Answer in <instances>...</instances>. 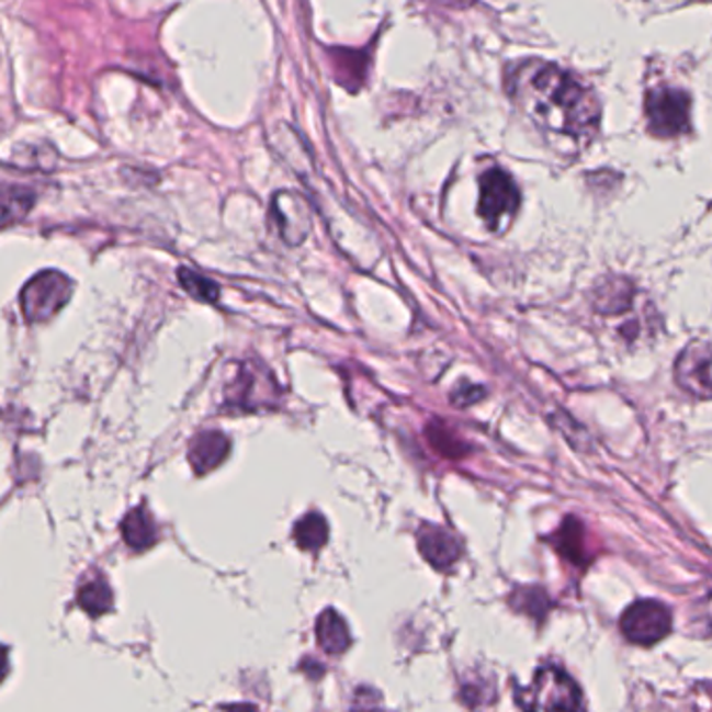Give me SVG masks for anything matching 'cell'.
I'll return each mask as SVG.
<instances>
[{
	"mask_svg": "<svg viewBox=\"0 0 712 712\" xmlns=\"http://www.w3.org/2000/svg\"><path fill=\"white\" fill-rule=\"evenodd\" d=\"M510 92L529 117L550 134L579 140L596 132L600 108L594 92L556 65H522L512 74Z\"/></svg>",
	"mask_w": 712,
	"mask_h": 712,
	"instance_id": "obj_1",
	"label": "cell"
},
{
	"mask_svg": "<svg viewBox=\"0 0 712 712\" xmlns=\"http://www.w3.org/2000/svg\"><path fill=\"white\" fill-rule=\"evenodd\" d=\"M522 709L575 711L581 707L579 686L558 667H541L533 683L518 696Z\"/></svg>",
	"mask_w": 712,
	"mask_h": 712,
	"instance_id": "obj_2",
	"label": "cell"
},
{
	"mask_svg": "<svg viewBox=\"0 0 712 712\" xmlns=\"http://www.w3.org/2000/svg\"><path fill=\"white\" fill-rule=\"evenodd\" d=\"M71 289V281L57 270H44L36 274L23 286L20 300L23 318L30 324L46 323L69 302Z\"/></svg>",
	"mask_w": 712,
	"mask_h": 712,
	"instance_id": "obj_3",
	"label": "cell"
},
{
	"mask_svg": "<svg viewBox=\"0 0 712 712\" xmlns=\"http://www.w3.org/2000/svg\"><path fill=\"white\" fill-rule=\"evenodd\" d=\"M647 126L670 138L690 126V97L677 88L660 87L649 90L646 97Z\"/></svg>",
	"mask_w": 712,
	"mask_h": 712,
	"instance_id": "obj_4",
	"label": "cell"
},
{
	"mask_svg": "<svg viewBox=\"0 0 712 712\" xmlns=\"http://www.w3.org/2000/svg\"><path fill=\"white\" fill-rule=\"evenodd\" d=\"M673 617L665 604L656 600H640L629 606L621 617V631L631 644L654 646L670 633Z\"/></svg>",
	"mask_w": 712,
	"mask_h": 712,
	"instance_id": "obj_5",
	"label": "cell"
},
{
	"mask_svg": "<svg viewBox=\"0 0 712 712\" xmlns=\"http://www.w3.org/2000/svg\"><path fill=\"white\" fill-rule=\"evenodd\" d=\"M520 194H518L515 180L499 170H487L481 176V191H478V216L483 217L491 228H499L501 222L515 217Z\"/></svg>",
	"mask_w": 712,
	"mask_h": 712,
	"instance_id": "obj_6",
	"label": "cell"
},
{
	"mask_svg": "<svg viewBox=\"0 0 712 712\" xmlns=\"http://www.w3.org/2000/svg\"><path fill=\"white\" fill-rule=\"evenodd\" d=\"M677 383L700 399H712V347L690 343L675 364Z\"/></svg>",
	"mask_w": 712,
	"mask_h": 712,
	"instance_id": "obj_7",
	"label": "cell"
},
{
	"mask_svg": "<svg viewBox=\"0 0 712 712\" xmlns=\"http://www.w3.org/2000/svg\"><path fill=\"white\" fill-rule=\"evenodd\" d=\"M270 214L281 230V237L289 245H300L307 238V233L312 228V214L300 194L291 191L274 194Z\"/></svg>",
	"mask_w": 712,
	"mask_h": 712,
	"instance_id": "obj_8",
	"label": "cell"
},
{
	"mask_svg": "<svg viewBox=\"0 0 712 712\" xmlns=\"http://www.w3.org/2000/svg\"><path fill=\"white\" fill-rule=\"evenodd\" d=\"M228 452H230V441L222 432H199L191 441L189 460L196 475H207L224 462Z\"/></svg>",
	"mask_w": 712,
	"mask_h": 712,
	"instance_id": "obj_9",
	"label": "cell"
},
{
	"mask_svg": "<svg viewBox=\"0 0 712 712\" xmlns=\"http://www.w3.org/2000/svg\"><path fill=\"white\" fill-rule=\"evenodd\" d=\"M418 547L434 568H448L460 556V543L455 541L452 533L439 527L422 529L418 538Z\"/></svg>",
	"mask_w": 712,
	"mask_h": 712,
	"instance_id": "obj_10",
	"label": "cell"
},
{
	"mask_svg": "<svg viewBox=\"0 0 712 712\" xmlns=\"http://www.w3.org/2000/svg\"><path fill=\"white\" fill-rule=\"evenodd\" d=\"M316 637H318L324 652H328V654H343L351 644V635H349L346 621L335 610L323 612V617L316 623Z\"/></svg>",
	"mask_w": 712,
	"mask_h": 712,
	"instance_id": "obj_11",
	"label": "cell"
},
{
	"mask_svg": "<svg viewBox=\"0 0 712 712\" xmlns=\"http://www.w3.org/2000/svg\"><path fill=\"white\" fill-rule=\"evenodd\" d=\"M122 535L132 550L140 552V550L151 547L157 540V529H155V522L149 517V512H145L143 508L132 510L122 522Z\"/></svg>",
	"mask_w": 712,
	"mask_h": 712,
	"instance_id": "obj_12",
	"label": "cell"
},
{
	"mask_svg": "<svg viewBox=\"0 0 712 712\" xmlns=\"http://www.w3.org/2000/svg\"><path fill=\"white\" fill-rule=\"evenodd\" d=\"M328 540V524L323 515L309 512L295 524V541L305 552L320 550Z\"/></svg>",
	"mask_w": 712,
	"mask_h": 712,
	"instance_id": "obj_13",
	"label": "cell"
},
{
	"mask_svg": "<svg viewBox=\"0 0 712 712\" xmlns=\"http://www.w3.org/2000/svg\"><path fill=\"white\" fill-rule=\"evenodd\" d=\"M78 604L84 608L90 617H101L113 606V594L103 579L88 581L78 591Z\"/></svg>",
	"mask_w": 712,
	"mask_h": 712,
	"instance_id": "obj_14",
	"label": "cell"
},
{
	"mask_svg": "<svg viewBox=\"0 0 712 712\" xmlns=\"http://www.w3.org/2000/svg\"><path fill=\"white\" fill-rule=\"evenodd\" d=\"M178 281L182 284V289L199 302L214 303L219 297V286H217L216 282L207 279V276L196 274L189 268L178 270Z\"/></svg>",
	"mask_w": 712,
	"mask_h": 712,
	"instance_id": "obj_15",
	"label": "cell"
},
{
	"mask_svg": "<svg viewBox=\"0 0 712 712\" xmlns=\"http://www.w3.org/2000/svg\"><path fill=\"white\" fill-rule=\"evenodd\" d=\"M34 193L27 189H18V187H7L4 189V205H2V219L4 226H11L13 222H20L34 205Z\"/></svg>",
	"mask_w": 712,
	"mask_h": 712,
	"instance_id": "obj_16",
	"label": "cell"
},
{
	"mask_svg": "<svg viewBox=\"0 0 712 712\" xmlns=\"http://www.w3.org/2000/svg\"><path fill=\"white\" fill-rule=\"evenodd\" d=\"M558 550L562 556L570 558V561L583 562L585 558V541H583V524L575 518H568L564 522L561 531H558Z\"/></svg>",
	"mask_w": 712,
	"mask_h": 712,
	"instance_id": "obj_17",
	"label": "cell"
},
{
	"mask_svg": "<svg viewBox=\"0 0 712 712\" xmlns=\"http://www.w3.org/2000/svg\"><path fill=\"white\" fill-rule=\"evenodd\" d=\"M437 4H445V7H468L473 0H431Z\"/></svg>",
	"mask_w": 712,
	"mask_h": 712,
	"instance_id": "obj_18",
	"label": "cell"
}]
</instances>
